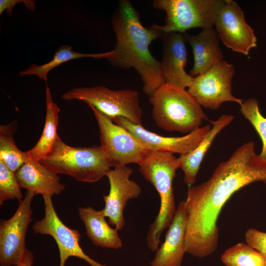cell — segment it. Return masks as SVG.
I'll return each mask as SVG.
<instances>
[{
    "mask_svg": "<svg viewBox=\"0 0 266 266\" xmlns=\"http://www.w3.org/2000/svg\"><path fill=\"white\" fill-rule=\"evenodd\" d=\"M258 181L266 184V162L256 153L254 143L249 141L221 163L207 180L189 186L185 200L186 253L198 258L213 254L218 246L217 221L223 207L235 192Z\"/></svg>",
    "mask_w": 266,
    "mask_h": 266,
    "instance_id": "obj_1",
    "label": "cell"
},
{
    "mask_svg": "<svg viewBox=\"0 0 266 266\" xmlns=\"http://www.w3.org/2000/svg\"><path fill=\"white\" fill-rule=\"evenodd\" d=\"M111 23L116 40L113 55L106 59L112 66L134 69L142 80L144 92L151 96L165 83L160 62L149 49L164 33L153 25L144 27L138 12L128 0L119 1Z\"/></svg>",
    "mask_w": 266,
    "mask_h": 266,
    "instance_id": "obj_2",
    "label": "cell"
},
{
    "mask_svg": "<svg viewBox=\"0 0 266 266\" xmlns=\"http://www.w3.org/2000/svg\"><path fill=\"white\" fill-rule=\"evenodd\" d=\"M139 171L158 192L160 199L159 212L148 231L146 242L148 248L155 252L164 231L168 228L176 208L173 190V181L178 168L176 158L166 152H152L139 165Z\"/></svg>",
    "mask_w": 266,
    "mask_h": 266,
    "instance_id": "obj_3",
    "label": "cell"
},
{
    "mask_svg": "<svg viewBox=\"0 0 266 266\" xmlns=\"http://www.w3.org/2000/svg\"><path fill=\"white\" fill-rule=\"evenodd\" d=\"M149 101L155 123L168 132L188 134L209 120L188 90L173 85L164 83L150 96Z\"/></svg>",
    "mask_w": 266,
    "mask_h": 266,
    "instance_id": "obj_4",
    "label": "cell"
},
{
    "mask_svg": "<svg viewBox=\"0 0 266 266\" xmlns=\"http://www.w3.org/2000/svg\"><path fill=\"white\" fill-rule=\"evenodd\" d=\"M40 162L58 174L90 183L99 181L113 167L100 145L71 146L59 136L50 152Z\"/></svg>",
    "mask_w": 266,
    "mask_h": 266,
    "instance_id": "obj_5",
    "label": "cell"
},
{
    "mask_svg": "<svg viewBox=\"0 0 266 266\" xmlns=\"http://www.w3.org/2000/svg\"><path fill=\"white\" fill-rule=\"evenodd\" d=\"M224 0H155L153 6L165 12V24L153 26L164 33H186L193 28H213Z\"/></svg>",
    "mask_w": 266,
    "mask_h": 266,
    "instance_id": "obj_6",
    "label": "cell"
},
{
    "mask_svg": "<svg viewBox=\"0 0 266 266\" xmlns=\"http://www.w3.org/2000/svg\"><path fill=\"white\" fill-rule=\"evenodd\" d=\"M62 98L84 101L112 119L122 117L134 124L141 125L142 110L135 91L128 89L114 90L99 85L73 88L64 93Z\"/></svg>",
    "mask_w": 266,
    "mask_h": 266,
    "instance_id": "obj_7",
    "label": "cell"
},
{
    "mask_svg": "<svg viewBox=\"0 0 266 266\" xmlns=\"http://www.w3.org/2000/svg\"><path fill=\"white\" fill-rule=\"evenodd\" d=\"M97 121L102 147L112 167L140 164L152 151L125 128L91 105Z\"/></svg>",
    "mask_w": 266,
    "mask_h": 266,
    "instance_id": "obj_8",
    "label": "cell"
},
{
    "mask_svg": "<svg viewBox=\"0 0 266 266\" xmlns=\"http://www.w3.org/2000/svg\"><path fill=\"white\" fill-rule=\"evenodd\" d=\"M35 194L27 191L12 216L0 223V266H20L27 249L26 235L32 221L31 204Z\"/></svg>",
    "mask_w": 266,
    "mask_h": 266,
    "instance_id": "obj_9",
    "label": "cell"
},
{
    "mask_svg": "<svg viewBox=\"0 0 266 266\" xmlns=\"http://www.w3.org/2000/svg\"><path fill=\"white\" fill-rule=\"evenodd\" d=\"M235 69L232 64L222 60L203 74L194 77L188 92L200 106L217 109L225 102H243L232 94V82Z\"/></svg>",
    "mask_w": 266,
    "mask_h": 266,
    "instance_id": "obj_10",
    "label": "cell"
},
{
    "mask_svg": "<svg viewBox=\"0 0 266 266\" xmlns=\"http://www.w3.org/2000/svg\"><path fill=\"white\" fill-rule=\"evenodd\" d=\"M42 197L44 216L33 224V230L35 233L48 234L55 240L59 250V266H65L66 260L70 257L81 259L91 266H108L98 262L85 253L79 244L81 235L78 230L68 227L59 218L51 196Z\"/></svg>",
    "mask_w": 266,
    "mask_h": 266,
    "instance_id": "obj_11",
    "label": "cell"
},
{
    "mask_svg": "<svg viewBox=\"0 0 266 266\" xmlns=\"http://www.w3.org/2000/svg\"><path fill=\"white\" fill-rule=\"evenodd\" d=\"M214 26L220 39L233 52L248 56L250 50L257 46L253 29L246 22L241 8L233 0H224Z\"/></svg>",
    "mask_w": 266,
    "mask_h": 266,
    "instance_id": "obj_12",
    "label": "cell"
},
{
    "mask_svg": "<svg viewBox=\"0 0 266 266\" xmlns=\"http://www.w3.org/2000/svg\"><path fill=\"white\" fill-rule=\"evenodd\" d=\"M133 172L131 167L121 166L111 168L106 175L110 189L108 194L103 196L105 205L101 210L109 224L118 231L125 225L124 211L128 201L138 198L141 193L140 186L130 179Z\"/></svg>",
    "mask_w": 266,
    "mask_h": 266,
    "instance_id": "obj_13",
    "label": "cell"
},
{
    "mask_svg": "<svg viewBox=\"0 0 266 266\" xmlns=\"http://www.w3.org/2000/svg\"><path fill=\"white\" fill-rule=\"evenodd\" d=\"M112 121L125 128L152 152H166L180 155L193 150L211 128V126L207 124L183 136L168 137L148 131L141 125L134 124L124 117H116Z\"/></svg>",
    "mask_w": 266,
    "mask_h": 266,
    "instance_id": "obj_14",
    "label": "cell"
},
{
    "mask_svg": "<svg viewBox=\"0 0 266 266\" xmlns=\"http://www.w3.org/2000/svg\"><path fill=\"white\" fill-rule=\"evenodd\" d=\"M161 39L163 49L160 63L165 83L188 88L194 77L185 70L187 53L183 33H164Z\"/></svg>",
    "mask_w": 266,
    "mask_h": 266,
    "instance_id": "obj_15",
    "label": "cell"
},
{
    "mask_svg": "<svg viewBox=\"0 0 266 266\" xmlns=\"http://www.w3.org/2000/svg\"><path fill=\"white\" fill-rule=\"evenodd\" d=\"M188 215L185 200L177 207L164 243L155 251L151 266H181L185 252Z\"/></svg>",
    "mask_w": 266,
    "mask_h": 266,
    "instance_id": "obj_16",
    "label": "cell"
},
{
    "mask_svg": "<svg viewBox=\"0 0 266 266\" xmlns=\"http://www.w3.org/2000/svg\"><path fill=\"white\" fill-rule=\"evenodd\" d=\"M183 35L193 50L194 64L189 73L192 77L204 73L223 60L220 39L213 28L202 29L197 35Z\"/></svg>",
    "mask_w": 266,
    "mask_h": 266,
    "instance_id": "obj_17",
    "label": "cell"
},
{
    "mask_svg": "<svg viewBox=\"0 0 266 266\" xmlns=\"http://www.w3.org/2000/svg\"><path fill=\"white\" fill-rule=\"evenodd\" d=\"M15 174L20 187L35 195L52 197L61 193L65 188L60 182L58 174L40 161L30 159Z\"/></svg>",
    "mask_w": 266,
    "mask_h": 266,
    "instance_id": "obj_18",
    "label": "cell"
},
{
    "mask_svg": "<svg viewBox=\"0 0 266 266\" xmlns=\"http://www.w3.org/2000/svg\"><path fill=\"white\" fill-rule=\"evenodd\" d=\"M234 118L233 115L223 114L217 120L210 121L212 127L200 143L190 153L176 158L178 168L184 173V182L189 186L196 183L200 165L215 138Z\"/></svg>",
    "mask_w": 266,
    "mask_h": 266,
    "instance_id": "obj_19",
    "label": "cell"
},
{
    "mask_svg": "<svg viewBox=\"0 0 266 266\" xmlns=\"http://www.w3.org/2000/svg\"><path fill=\"white\" fill-rule=\"evenodd\" d=\"M80 218L83 222L87 236L98 246L118 249L122 247V241L116 228H112L105 220L101 210L91 207H79Z\"/></svg>",
    "mask_w": 266,
    "mask_h": 266,
    "instance_id": "obj_20",
    "label": "cell"
},
{
    "mask_svg": "<svg viewBox=\"0 0 266 266\" xmlns=\"http://www.w3.org/2000/svg\"><path fill=\"white\" fill-rule=\"evenodd\" d=\"M46 117L44 128L35 145L26 152L31 160L41 161L50 152L57 138L60 108L52 99L49 87L45 89Z\"/></svg>",
    "mask_w": 266,
    "mask_h": 266,
    "instance_id": "obj_21",
    "label": "cell"
},
{
    "mask_svg": "<svg viewBox=\"0 0 266 266\" xmlns=\"http://www.w3.org/2000/svg\"><path fill=\"white\" fill-rule=\"evenodd\" d=\"M113 50L101 53H83L75 52L68 45L60 46L55 51L52 59L49 62L41 65L33 64L27 68L20 71L21 76L26 75H35L39 79H43L47 83L49 72L60 65L69 61L84 58L95 59H107L113 56Z\"/></svg>",
    "mask_w": 266,
    "mask_h": 266,
    "instance_id": "obj_22",
    "label": "cell"
},
{
    "mask_svg": "<svg viewBox=\"0 0 266 266\" xmlns=\"http://www.w3.org/2000/svg\"><path fill=\"white\" fill-rule=\"evenodd\" d=\"M17 127L16 120L0 126V160L14 172L30 160L26 152L20 150L16 144L13 135Z\"/></svg>",
    "mask_w": 266,
    "mask_h": 266,
    "instance_id": "obj_23",
    "label": "cell"
},
{
    "mask_svg": "<svg viewBox=\"0 0 266 266\" xmlns=\"http://www.w3.org/2000/svg\"><path fill=\"white\" fill-rule=\"evenodd\" d=\"M226 266H266V260L247 243H238L228 248L221 256Z\"/></svg>",
    "mask_w": 266,
    "mask_h": 266,
    "instance_id": "obj_24",
    "label": "cell"
},
{
    "mask_svg": "<svg viewBox=\"0 0 266 266\" xmlns=\"http://www.w3.org/2000/svg\"><path fill=\"white\" fill-rule=\"evenodd\" d=\"M240 111L255 128L262 142V150L260 157L266 162V118L261 113L257 100L250 98L240 105Z\"/></svg>",
    "mask_w": 266,
    "mask_h": 266,
    "instance_id": "obj_25",
    "label": "cell"
},
{
    "mask_svg": "<svg viewBox=\"0 0 266 266\" xmlns=\"http://www.w3.org/2000/svg\"><path fill=\"white\" fill-rule=\"evenodd\" d=\"M20 188L15 172L0 160V205H3L8 200H22L23 195Z\"/></svg>",
    "mask_w": 266,
    "mask_h": 266,
    "instance_id": "obj_26",
    "label": "cell"
},
{
    "mask_svg": "<svg viewBox=\"0 0 266 266\" xmlns=\"http://www.w3.org/2000/svg\"><path fill=\"white\" fill-rule=\"evenodd\" d=\"M245 238L246 243L258 251L266 260V232L250 228L245 233Z\"/></svg>",
    "mask_w": 266,
    "mask_h": 266,
    "instance_id": "obj_27",
    "label": "cell"
},
{
    "mask_svg": "<svg viewBox=\"0 0 266 266\" xmlns=\"http://www.w3.org/2000/svg\"><path fill=\"white\" fill-rule=\"evenodd\" d=\"M19 3H23L27 8L30 10H34L35 2L32 0H0V15L4 11L9 16H11L13 8Z\"/></svg>",
    "mask_w": 266,
    "mask_h": 266,
    "instance_id": "obj_28",
    "label": "cell"
},
{
    "mask_svg": "<svg viewBox=\"0 0 266 266\" xmlns=\"http://www.w3.org/2000/svg\"><path fill=\"white\" fill-rule=\"evenodd\" d=\"M33 253L30 250L27 249L20 266H33Z\"/></svg>",
    "mask_w": 266,
    "mask_h": 266,
    "instance_id": "obj_29",
    "label": "cell"
}]
</instances>
